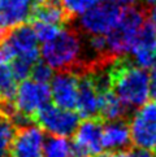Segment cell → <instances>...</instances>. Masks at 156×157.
I'll return each instance as SVG.
<instances>
[{
  "label": "cell",
  "instance_id": "cell-1",
  "mask_svg": "<svg viewBox=\"0 0 156 157\" xmlns=\"http://www.w3.org/2000/svg\"><path fill=\"white\" fill-rule=\"evenodd\" d=\"M109 85L130 109H138L150 99V75L127 56L117 57L109 65Z\"/></svg>",
  "mask_w": 156,
  "mask_h": 157
},
{
  "label": "cell",
  "instance_id": "cell-2",
  "mask_svg": "<svg viewBox=\"0 0 156 157\" xmlns=\"http://www.w3.org/2000/svg\"><path fill=\"white\" fill-rule=\"evenodd\" d=\"M41 55L53 70L80 71L85 61L81 31L76 27H63L55 39L43 43Z\"/></svg>",
  "mask_w": 156,
  "mask_h": 157
},
{
  "label": "cell",
  "instance_id": "cell-3",
  "mask_svg": "<svg viewBox=\"0 0 156 157\" xmlns=\"http://www.w3.org/2000/svg\"><path fill=\"white\" fill-rule=\"evenodd\" d=\"M147 21V8L130 5L122 9L120 21L107 34L109 52L116 57L131 53L138 31Z\"/></svg>",
  "mask_w": 156,
  "mask_h": 157
},
{
  "label": "cell",
  "instance_id": "cell-4",
  "mask_svg": "<svg viewBox=\"0 0 156 157\" xmlns=\"http://www.w3.org/2000/svg\"><path fill=\"white\" fill-rule=\"evenodd\" d=\"M80 118V114L74 110L60 108L55 103H47L33 116V123L51 135L70 136L78 128Z\"/></svg>",
  "mask_w": 156,
  "mask_h": 157
},
{
  "label": "cell",
  "instance_id": "cell-5",
  "mask_svg": "<svg viewBox=\"0 0 156 157\" xmlns=\"http://www.w3.org/2000/svg\"><path fill=\"white\" fill-rule=\"evenodd\" d=\"M121 13L120 5L100 0L78 17V27L87 35H107L119 24Z\"/></svg>",
  "mask_w": 156,
  "mask_h": 157
},
{
  "label": "cell",
  "instance_id": "cell-6",
  "mask_svg": "<svg viewBox=\"0 0 156 157\" xmlns=\"http://www.w3.org/2000/svg\"><path fill=\"white\" fill-rule=\"evenodd\" d=\"M104 121L99 117L85 118L74 132L72 143L73 157H99L103 153V127Z\"/></svg>",
  "mask_w": 156,
  "mask_h": 157
},
{
  "label": "cell",
  "instance_id": "cell-7",
  "mask_svg": "<svg viewBox=\"0 0 156 157\" xmlns=\"http://www.w3.org/2000/svg\"><path fill=\"white\" fill-rule=\"evenodd\" d=\"M129 126L131 142L135 147L152 148L156 143V100L139 106Z\"/></svg>",
  "mask_w": 156,
  "mask_h": 157
},
{
  "label": "cell",
  "instance_id": "cell-8",
  "mask_svg": "<svg viewBox=\"0 0 156 157\" xmlns=\"http://www.w3.org/2000/svg\"><path fill=\"white\" fill-rule=\"evenodd\" d=\"M51 100V88L48 83H39L34 79L21 81L16 90L14 104L20 113L27 116L33 121V116Z\"/></svg>",
  "mask_w": 156,
  "mask_h": 157
},
{
  "label": "cell",
  "instance_id": "cell-9",
  "mask_svg": "<svg viewBox=\"0 0 156 157\" xmlns=\"http://www.w3.org/2000/svg\"><path fill=\"white\" fill-rule=\"evenodd\" d=\"M44 132L38 125L16 127L8 157H44Z\"/></svg>",
  "mask_w": 156,
  "mask_h": 157
},
{
  "label": "cell",
  "instance_id": "cell-10",
  "mask_svg": "<svg viewBox=\"0 0 156 157\" xmlns=\"http://www.w3.org/2000/svg\"><path fill=\"white\" fill-rule=\"evenodd\" d=\"M78 73L74 70H59L51 79V99L60 108L77 109Z\"/></svg>",
  "mask_w": 156,
  "mask_h": 157
},
{
  "label": "cell",
  "instance_id": "cell-11",
  "mask_svg": "<svg viewBox=\"0 0 156 157\" xmlns=\"http://www.w3.org/2000/svg\"><path fill=\"white\" fill-rule=\"evenodd\" d=\"M44 0H0V27L10 31L16 26L27 24L33 10Z\"/></svg>",
  "mask_w": 156,
  "mask_h": 157
},
{
  "label": "cell",
  "instance_id": "cell-12",
  "mask_svg": "<svg viewBox=\"0 0 156 157\" xmlns=\"http://www.w3.org/2000/svg\"><path fill=\"white\" fill-rule=\"evenodd\" d=\"M131 55L134 63L143 69L156 64V27L148 20L138 31Z\"/></svg>",
  "mask_w": 156,
  "mask_h": 157
},
{
  "label": "cell",
  "instance_id": "cell-13",
  "mask_svg": "<svg viewBox=\"0 0 156 157\" xmlns=\"http://www.w3.org/2000/svg\"><path fill=\"white\" fill-rule=\"evenodd\" d=\"M102 143H103V148L108 151L130 149L133 142L130 135V126L127 120L109 121L103 127Z\"/></svg>",
  "mask_w": 156,
  "mask_h": 157
},
{
  "label": "cell",
  "instance_id": "cell-14",
  "mask_svg": "<svg viewBox=\"0 0 156 157\" xmlns=\"http://www.w3.org/2000/svg\"><path fill=\"white\" fill-rule=\"evenodd\" d=\"M131 109L127 106L120 96L117 95L111 86L105 87L100 94V105H99V117L104 122L127 120L129 112Z\"/></svg>",
  "mask_w": 156,
  "mask_h": 157
},
{
  "label": "cell",
  "instance_id": "cell-15",
  "mask_svg": "<svg viewBox=\"0 0 156 157\" xmlns=\"http://www.w3.org/2000/svg\"><path fill=\"white\" fill-rule=\"evenodd\" d=\"M30 21L49 22V24H56L60 26H65L66 24L72 22L61 5L60 0H44L41 4H38L33 10Z\"/></svg>",
  "mask_w": 156,
  "mask_h": 157
},
{
  "label": "cell",
  "instance_id": "cell-16",
  "mask_svg": "<svg viewBox=\"0 0 156 157\" xmlns=\"http://www.w3.org/2000/svg\"><path fill=\"white\" fill-rule=\"evenodd\" d=\"M7 40L16 52V56L38 48V36L35 34L34 26H30L27 24L13 27L8 33Z\"/></svg>",
  "mask_w": 156,
  "mask_h": 157
},
{
  "label": "cell",
  "instance_id": "cell-17",
  "mask_svg": "<svg viewBox=\"0 0 156 157\" xmlns=\"http://www.w3.org/2000/svg\"><path fill=\"white\" fill-rule=\"evenodd\" d=\"M41 56V49H33V51L20 53L12 60L10 63V69H12L13 74L17 81H24L30 75L33 66L35 65V63L39 60Z\"/></svg>",
  "mask_w": 156,
  "mask_h": 157
},
{
  "label": "cell",
  "instance_id": "cell-18",
  "mask_svg": "<svg viewBox=\"0 0 156 157\" xmlns=\"http://www.w3.org/2000/svg\"><path fill=\"white\" fill-rule=\"evenodd\" d=\"M72 153V143L68 136L51 135L44 142V157H68Z\"/></svg>",
  "mask_w": 156,
  "mask_h": 157
},
{
  "label": "cell",
  "instance_id": "cell-19",
  "mask_svg": "<svg viewBox=\"0 0 156 157\" xmlns=\"http://www.w3.org/2000/svg\"><path fill=\"white\" fill-rule=\"evenodd\" d=\"M16 77L10 66L0 65V99L2 100H14L16 95Z\"/></svg>",
  "mask_w": 156,
  "mask_h": 157
},
{
  "label": "cell",
  "instance_id": "cell-20",
  "mask_svg": "<svg viewBox=\"0 0 156 157\" xmlns=\"http://www.w3.org/2000/svg\"><path fill=\"white\" fill-rule=\"evenodd\" d=\"M16 131L13 122L0 116V157H7Z\"/></svg>",
  "mask_w": 156,
  "mask_h": 157
},
{
  "label": "cell",
  "instance_id": "cell-21",
  "mask_svg": "<svg viewBox=\"0 0 156 157\" xmlns=\"http://www.w3.org/2000/svg\"><path fill=\"white\" fill-rule=\"evenodd\" d=\"M98 0H60L64 10L68 14L70 21L80 17L87 9H90Z\"/></svg>",
  "mask_w": 156,
  "mask_h": 157
},
{
  "label": "cell",
  "instance_id": "cell-22",
  "mask_svg": "<svg viewBox=\"0 0 156 157\" xmlns=\"http://www.w3.org/2000/svg\"><path fill=\"white\" fill-rule=\"evenodd\" d=\"M33 26H34L35 34L38 36V40L42 43H46L55 39L60 31L63 30L64 26H60L56 24H49V22H41V21H35L33 22Z\"/></svg>",
  "mask_w": 156,
  "mask_h": 157
},
{
  "label": "cell",
  "instance_id": "cell-23",
  "mask_svg": "<svg viewBox=\"0 0 156 157\" xmlns=\"http://www.w3.org/2000/svg\"><path fill=\"white\" fill-rule=\"evenodd\" d=\"M31 79H34L39 83H49L53 78V69L49 66L46 61H37L35 65L33 66L30 73Z\"/></svg>",
  "mask_w": 156,
  "mask_h": 157
},
{
  "label": "cell",
  "instance_id": "cell-24",
  "mask_svg": "<svg viewBox=\"0 0 156 157\" xmlns=\"http://www.w3.org/2000/svg\"><path fill=\"white\" fill-rule=\"evenodd\" d=\"M16 57V52L10 47L7 38L0 40V65H9Z\"/></svg>",
  "mask_w": 156,
  "mask_h": 157
},
{
  "label": "cell",
  "instance_id": "cell-25",
  "mask_svg": "<svg viewBox=\"0 0 156 157\" xmlns=\"http://www.w3.org/2000/svg\"><path fill=\"white\" fill-rule=\"evenodd\" d=\"M150 98L156 100V64L151 68L150 71Z\"/></svg>",
  "mask_w": 156,
  "mask_h": 157
},
{
  "label": "cell",
  "instance_id": "cell-26",
  "mask_svg": "<svg viewBox=\"0 0 156 157\" xmlns=\"http://www.w3.org/2000/svg\"><path fill=\"white\" fill-rule=\"evenodd\" d=\"M99 157H134L131 149H121V151H113L111 153L103 152Z\"/></svg>",
  "mask_w": 156,
  "mask_h": 157
},
{
  "label": "cell",
  "instance_id": "cell-27",
  "mask_svg": "<svg viewBox=\"0 0 156 157\" xmlns=\"http://www.w3.org/2000/svg\"><path fill=\"white\" fill-rule=\"evenodd\" d=\"M133 151V156L134 157H156L155 152L151 151V148H141V147H137L135 149H131Z\"/></svg>",
  "mask_w": 156,
  "mask_h": 157
},
{
  "label": "cell",
  "instance_id": "cell-28",
  "mask_svg": "<svg viewBox=\"0 0 156 157\" xmlns=\"http://www.w3.org/2000/svg\"><path fill=\"white\" fill-rule=\"evenodd\" d=\"M147 20L156 27V5L147 8Z\"/></svg>",
  "mask_w": 156,
  "mask_h": 157
},
{
  "label": "cell",
  "instance_id": "cell-29",
  "mask_svg": "<svg viewBox=\"0 0 156 157\" xmlns=\"http://www.w3.org/2000/svg\"><path fill=\"white\" fill-rule=\"evenodd\" d=\"M104 2H112L117 5H120L121 8H126V7H130V5H134L135 0H104Z\"/></svg>",
  "mask_w": 156,
  "mask_h": 157
},
{
  "label": "cell",
  "instance_id": "cell-30",
  "mask_svg": "<svg viewBox=\"0 0 156 157\" xmlns=\"http://www.w3.org/2000/svg\"><path fill=\"white\" fill-rule=\"evenodd\" d=\"M142 3L146 5L147 8L152 7V5H156V0H142Z\"/></svg>",
  "mask_w": 156,
  "mask_h": 157
},
{
  "label": "cell",
  "instance_id": "cell-31",
  "mask_svg": "<svg viewBox=\"0 0 156 157\" xmlns=\"http://www.w3.org/2000/svg\"><path fill=\"white\" fill-rule=\"evenodd\" d=\"M152 149H154V152H155V155H156V143H155V145L152 147Z\"/></svg>",
  "mask_w": 156,
  "mask_h": 157
},
{
  "label": "cell",
  "instance_id": "cell-32",
  "mask_svg": "<svg viewBox=\"0 0 156 157\" xmlns=\"http://www.w3.org/2000/svg\"><path fill=\"white\" fill-rule=\"evenodd\" d=\"M68 157H73V156H68Z\"/></svg>",
  "mask_w": 156,
  "mask_h": 157
}]
</instances>
